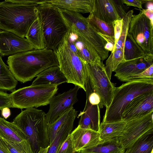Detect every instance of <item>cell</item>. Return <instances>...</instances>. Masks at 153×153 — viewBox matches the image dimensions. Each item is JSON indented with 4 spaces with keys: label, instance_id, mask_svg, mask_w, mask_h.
Segmentation results:
<instances>
[{
    "label": "cell",
    "instance_id": "cell-1",
    "mask_svg": "<svg viewBox=\"0 0 153 153\" xmlns=\"http://www.w3.org/2000/svg\"><path fill=\"white\" fill-rule=\"evenodd\" d=\"M7 62L15 78L23 83L31 81L46 68L59 66L54 51L46 48L33 49L10 56Z\"/></svg>",
    "mask_w": 153,
    "mask_h": 153
},
{
    "label": "cell",
    "instance_id": "cell-2",
    "mask_svg": "<svg viewBox=\"0 0 153 153\" xmlns=\"http://www.w3.org/2000/svg\"><path fill=\"white\" fill-rule=\"evenodd\" d=\"M39 0H6L0 2V29L25 37L38 17Z\"/></svg>",
    "mask_w": 153,
    "mask_h": 153
},
{
    "label": "cell",
    "instance_id": "cell-3",
    "mask_svg": "<svg viewBox=\"0 0 153 153\" xmlns=\"http://www.w3.org/2000/svg\"><path fill=\"white\" fill-rule=\"evenodd\" d=\"M153 92V78L134 79L116 87L111 102L106 108L103 123L122 120L126 105L137 96Z\"/></svg>",
    "mask_w": 153,
    "mask_h": 153
},
{
    "label": "cell",
    "instance_id": "cell-4",
    "mask_svg": "<svg viewBox=\"0 0 153 153\" xmlns=\"http://www.w3.org/2000/svg\"><path fill=\"white\" fill-rule=\"evenodd\" d=\"M25 133L29 140L33 153H37L40 148L50 145L48 132L46 114L35 108L22 110L12 122Z\"/></svg>",
    "mask_w": 153,
    "mask_h": 153
},
{
    "label": "cell",
    "instance_id": "cell-5",
    "mask_svg": "<svg viewBox=\"0 0 153 153\" xmlns=\"http://www.w3.org/2000/svg\"><path fill=\"white\" fill-rule=\"evenodd\" d=\"M36 7L38 16L43 26L45 48L54 51L70 29L57 7L44 3L38 4Z\"/></svg>",
    "mask_w": 153,
    "mask_h": 153
},
{
    "label": "cell",
    "instance_id": "cell-6",
    "mask_svg": "<svg viewBox=\"0 0 153 153\" xmlns=\"http://www.w3.org/2000/svg\"><path fill=\"white\" fill-rule=\"evenodd\" d=\"M54 51L67 83L78 86L85 92L88 75L85 64L69 47L66 34Z\"/></svg>",
    "mask_w": 153,
    "mask_h": 153
},
{
    "label": "cell",
    "instance_id": "cell-7",
    "mask_svg": "<svg viewBox=\"0 0 153 153\" xmlns=\"http://www.w3.org/2000/svg\"><path fill=\"white\" fill-rule=\"evenodd\" d=\"M59 8L70 31L91 44L102 61L107 58L109 51L105 48L106 42L90 25L87 17L79 13Z\"/></svg>",
    "mask_w": 153,
    "mask_h": 153
},
{
    "label": "cell",
    "instance_id": "cell-8",
    "mask_svg": "<svg viewBox=\"0 0 153 153\" xmlns=\"http://www.w3.org/2000/svg\"><path fill=\"white\" fill-rule=\"evenodd\" d=\"M58 86L52 85L31 84L15 90L10 94L12 108L22 109L47 105L57 93Z\"/></svg>",
    "mask_w": 153,
    "mask_h": 153
},
{
    "label": "cell",
    "instance_id": "cell-9",
    "mask_svg": "<svg viewBox=\"0 0 153 153\" xmlns=\"http://www.w3.org/2000/svg\"><path fill=\"white\" fill-rule=\"evenodd\" d=\"M90 85L99 96L101 108L109 105L115 89V84L109 79L101 60L92 64L85 63Z\"/></svg>",
    "mask_w": 153,
    "mask_h": 153
},
{
    "label": "cell",
    "instance_id": "cell-10",
    "mask_svg": "<svg viewBox=\"0 0 153 153\" xmlns=\"http://www.w3.org/2000/svg\"><path fill=\"white\" fill-rule=\"evenodd\" d=\"M153 25L140 11L133 15L130 23L128 33L147 53H153Z\"/></svg>",
    "mask_w": 153,
    "mask_h": 153
},
{
    "label": "cell",
    "instance_id": "cell-11",
    "mask_svg": "<svg viewBox=\"0 0 153 153\" xmlns=\"http://www.w3.org/2000/svg\"><path fill=\"white\" fill-rule=\"evenodd\" d=\"M152 129H153V111L127 122L123 132L116 138L126 151L141 136Z\"/></svg>",
    "mask_w": 153,
    "mask_h": 153
},
{
    "label": "cell",
    "instance_id": "cell-12",
    "mask_svg": "<svg viewBox=\"0 0 153 153\" xmlns=\"http://www.w3.org/2000/svg\"><path fill=\"white\" fill-rule=\"evenodd\" d=\"M80 88L75 86L67 91L53 97L49 104V110L46 114L48 124L53 123L62 114L74 108L73 105L78 101L77 96Z\"/></svg>",
    "mask_w": 153,
    "mask_h": 153
},
{
    "label": "cell",
    "instance_id": "cell-13",
    "mask_svg": "<svg viewBox=\"0 0 153 153\" xmlns=\"http://www.w3.org/2000/svg\"><path fill=\"white\" fill-rule=\"evenodd\" d=\"M153 111V92L139 95L126 106L121 115L122 120L126 122Z\"/></svg>",
    "mask_w": 153,
    "mask_h": 153
},
{
    "label": "cell",
    "instance_id": "cell-14",
    "mask_svg": "<svg viewBox=\"0 0 153 153\" xmlns=\"http://www.w3.org/2000/svg\"><path fill=\"white\" fill-rule=\"evenodd\" d=\"M153 65V54L146 53L142 57L123 60L117 66L114 76L123 82L127 77L139 74Z\"/></svg>",
    "mask_w": 153,
    "mask_h": 153
},
{
    "label": "cell",
    "instance_id": "cell-15",
    "mask_svg": "<svg viewBox=\"0 0 153 153\" xmlns=\"http://www.w3.org/2000/svg\"><path fill=\"white\" fill-rule=\"evenodd\" d=\"M34 49L26 38L10 32L0 31V54L1 56H10Z\"/></svg>",
    "mask_w": 153,
    "mask_h": 153
},
{
    "label": "cell",
    "instance_id": "cell-16",
    "mask_svg": "<svg viewBox=\"0 0 153 153\" xmlns=\"http://www.w3.org/2000/svg\"><path fill=\"white\" fill-rule=\"evenodd\" d=\"M66 36L69 47L85 63L92 64L101 60L94 48L88 42L70 31Z\"/></svg>",
    "mask_w": 153,
    "mask_h": 153
},
{
    "label": "cell",
    "instance_id": "cell-17",
    "mask_svg": "<svg viewBox=\"0 0 153 153\" xmlns=\"http://www.w3.org/2000/svg\"><path fill=\"white\" fill-rule=\"evenodd\" d=\"M74 153L90 148L102 143L99 133L78 125L70 133Z\"/></svg>",
    "mask_w": 153,
    "mask_h": 153
},
{
    "label": "cell",
    "instance_id": "cell-18",
    "mask_svg": "<svg viewBox=\"0 0 153 153\" xmlns=\"http://www.w3.org/2000/svg\"><path fill=\"white\" fill-rule=\"evenodd\" d=\"M85 108L80 111L78 125L81 127L99 132L100 125V108L99 104H91L87 97Z\"/></svg>",
    "mask_w": 153,
    "mask_h": 153
},
{
    "label": "cell",
    "instance_id": "cell-19",
    "mask_svg": "<svg viewBox=\"0 0 153 153\" xmlns=\"http://www.w3.org/2000/svg\"><path fill=\"white\" fill-rule=\"evenodd\" d=\"M44 3H49L59 8L80 13H91L94 6V0H39L38 4Z\"/></svg>",
    "mask_w": 153,
    "mask_h": 153
},
{
    "label": "cell",
    "instance_id": "cell-20",
    "mask_svg": "<svg viewBox=\"0 0 153 153\" xmlns=\"http://www.w3.org/2000/svg\"><path fill=\"white\" fill-rule=\"evenodd\" d=\"M92 15L105 22L114 23L121 19L117 14L111 0H94Z\"/></svg>",
    "mask_w": 153,
    "mask_h": 153
},
{
    "label": "cell",
    "instance_id": "cell-21",
    "mask_svg": "<svg viewBox=\"0 0 153 153\" xmlns=\"http://www.w3.org/2000/svg\"><path fill=\"white\" fill-rule=\"evenodd\" d=\"M78 111L73 108L65 121L61 126L53 141L50 145L46 153H56L68 135L71 132Z\"/></svg>",
    "mask_w": 153,
    "mask_h": 153
},
{
    "label": "cell",
    "instance_id": "cell-22",
    "mask_svg": "<svg viewBox=\"0 0 153 153\" xmlns=\"http://www.w3.org/2000/svg\"><path fill=\"white\" fill-rule=\"evenodd\" d=\"M67 80L60 70L59 66L50 67L41 72L33 82L32 84L52 85L57 86Z\"/></svg>",
    "mask_w": 153,
    "mask_h": 153
},
{
    "label": "cell",
    "instance_id": "cell-23",
    "mask_svg": "<svg viewBox=\"0 0 153 153\" xmlns=\"http://www.w3.org/2000/svg\"><path fill=\"white\" fill-rule=\"evenodd\" d=\"M0 136L13 143H19L28 140L18 126L1 117H0Z\"/></svg>",
    "mask_w": 153,
    "mask_h": 153
},
{
    "label": "cell",
    "instance_id": "cell-24",
    "mask_svg": "<svg viewBox=\"0 0 153 153\" xmlns=\"http://www.w3.org/2000/svg\"><path fill=\"white\" fill-rule=\"evenodd\" d=\"M34 49L45 48L42 24L38 17L29 28L25 36Z\"/></svg>",
    "mask_w": 153,
    "mask_h": 153
},
{
    "label": "cell",
    "instance_id": "cell-25",
    "mask_svg": "<svg viewBox=\"0 0 153 153\" xmlns=\"http://www.w3.org/2000/svg\"><path fill=\"white\" fill-rule=\"evenodd\" d=\"M153 151V129L140 137L125 153H151Z\"/></svg>",
    "mask_w": 153,
    "mask_h": 153
},
{
    "label": "cell",
    "instance_id": "cell-26",
    "mask_svg": "<svg viewBox=\"0 0 153 153\" xmlns=\"http://www.w3.org/2000/svg\"><path fill=\"white\" fill-rule=\"evenodd\" d=\"M127 122L119 121L100 123L99 132L102 141L117 137L119 136L124 129Z\"/></svg>",
    "mask_w": 153,
    "mask_h": 153
},
{
    "label": "cell",
    "instance_id": "cell-27",
    "mask_svg": "<svg viewBox=\"0 0 153 153\" xmlns=\"http://www.w3.org/2000/svg\"><path fill=\"white\" fill-rule=\"evenodd\" d=\"M125 150L119 144L116 137L103 141L90 148L80 151L82 153H125Z\"/></svg>",
    "mask_w": 153,
    "mask_h": 153
},
{
    "label": "cell",
    "instance_id": "cell-28",
    "mask_svg": "<svg viewBox=\"0 0 153 153\" xmlns=\"http://www.w3.org/2000/svg\"><path fill=\"white\" fill-rule=\"evenodd\" d=\"M17 84L18 81L3 62L0 54V90L12 92Z\"/></svg>",
    "mask_w": 153,
    "mask_h": 153
},
{
    "label": "cell",
    "instance_id": "cell-29",
    "mask_svg": "<svg viewBox=\"0 0 153 153\" xmlns=\"http://www.w3.org/2000/svg\"><path fill=\"white\" fill-rule=\"evenodd\" d=\"M146 53L128 33L124 43V60H131L142 56Z\"/></svg>",
    "mask_w": 153,
    "mask_h": 153
},
{
    "label": "cell",
    "instance_id": "cell-30",
    "mask_svg": "<svg viewBox=\"0 0 153 153\" xmlns=\"http://www.w3.org/2000/svg\"><path fill=\"white\" fill-rule=\"evenodd\" d=\"M87 18L89 23L98 32L102 34L114 36V24L108 23L98 19L91 14Z\"/></svg>",
    "mask_w": 153,
    "mask_h": 153
},
{
    "label": "cell",
    "instance_id": "cell-31",
    "mask_svg": "<svg viewBox=\"0 0 153 153\" xmlns=\"http://www.w3.org/2000/svg\"><path fill=\"white\" fill-rule=\"evenodd\" d=\"M72 108L62 114L53 123L48 124V132L50 144L53 140L61 126L69 117Z\"/></svg>",
    "mask_w": 153,
    "mask_h": 153
},
{
    "label": "cell",
    "instance_id": "cell-32",
    "mask_svg": "<svg viewBox=\"0 0 153 153\" xmlns=\"http://www.w3.org/2000/svg\"><path fill=\"white\" fill-rule=\"evenodd\" d=\"M133 13V10H130L127 12L123 19L122 28L120 36L111 52H113L115 50L124 48L125 40L128 33L130 23Z\"/></svg>",
    "mask_w": 153,
    "mask_h": 153
},
{
    "label": "cell",
    "instance_id": "cell-33",
    "mask_svg": "<svg viewBox=\"0 0 153 153\" xmlns=\"http://www.w3.org/2000/svg\"><path fill=\"white\" fill-rule=\"evenodd\" d=\"M153 78V65L141 73L127 77L124 80L123 82H126L131 80L136 79Z\"/></svg>",
    "mask_w": 153,
    "mask_h": 153
},
{
    "label": "cell",
    "instance_id": "cell-34",
    "mask_svg": "<svg viewBox=\"0 0 153 153\" xmlns=\"http://www.w3.org/2000/svg\"><path fill=\"white\" fill-rule=\"evenodd\" d=\"M114 8L121 19H123L127 12L128 8L124 5L122 0H111Z\"/></svg>",
    "mask_w": 153,
    "mask_h": 153
},
{
    "label": "cell",
    "instance_id": "cell-35",
    "mask_svg": "<svg viewBox=\"0 0 153 153\" xmlns=\"http://www.w3.org/2000/svg\"><path fill=\"white\" fill-rule=\"evenodd\" d=\"M56 153H74L70 134L63 143Z\"/></svg>",
    "mask_w": 153,
    "mask_h": 153
},
{
    "label": "cell",
    "instance_id": "cell-36",
    "mask_svg": "<svg viewBox=\"0 0 153 153\" xmlns=\"http://www.w3.org/2000/svg\"><path fill=\"white\" fill-rule=\"evenodd\" d=\"M11 98L10 94L0 91V110L4 107L12 108Z\"/></svg>",
    "mask_w": 153,
    "mask_h": 153
},
{
    "label": "cell",
    "instance_id": "cell-37",
    "mask_svg": "<svg viewBox=\"0 0 153 153\" xmlns=\"http://www.w3.org/2000/svg\"><path fill=\"white\" fill-rule=\"evenodd\" d=\"M123 21V19H119L115 21L114 22V37L115 40L114 46L119 40L122 28Z\"/></svg>",
    "mask_w": 153,
    "mask_h": 153
},
{
    "label": "cell",
    "instance_id": "cell-38",
    "mask_svg": "<svg viewBox=\"0 0 153 153\" xmlns=\"http://www.w3.org/2000/svg\"><path fill=\"white\" fill-rule=\"evenodd\" d=\"M98 34L102 36L106 42L105 47V49L108 51H112L114 48L115 43L114 36H111L102 34L98 33Z\"/></svg>",
    "mask_w": 153,
    "mask_h": 153
},
{
    "label": "cell",
    "instance_id": "cell-39",
    "mask_svg": "<svg viewBox=\"0 0 153 153\" xmlns=\"http://www.w3.org/2000/svg\"><path fill=\"white\" fill-rule=\"evenodd\" d=\"M123 3L127 6H134L142 10V4L146 3L148 0H122Z\"/></svg>",
    "mask_w": 153,
    "mask_h": 153
},
{
    "label": "cell",
    "instance_id": "cell-40",
    "mask_svg": "<svg viewBox=\"0 0 153 153\" xmlns=\"http://www.w3.org/2000/svg\"><path fill=\"white\" fill-rule=\"evenodd\" d=\"M151 21V23L153 25V10L147 9H139Z\"/></svg>",
    "mask_w": 153,
    "mask_h": 153
},
{
    "label": "cell",
    "instance_id": "cell-41",
    "mask_svg": "<svg viewBox=\"0 0 153 153\" xmlns=\"http://www.w3.org/2000/svg\"><path fill=\"white\" fill-rule=\"evenodd\" d=\"M4 143L10 153H21L13 146L8 141L0 136Z\"/></svg>",
    "mask_w": 153,
    "mask_h": 153
},
{
    "label": "cell",
    "instance_id": "cell-42",
    "mask_svg": "<svg viewBox=\"0 0 153 153\" xmlns=\"http://www.w3.org/2000/svg\"><path fill=\"white\" fill-rule=\"evenodd\" d=\"M1 111V115L5 119L8 118L11 114L10 109L9 108L4 107Z\"/></svg>",
    "mask_w": 153,
    "mask_h": 153
},
{
    "label": "cell",
    "instance_id": "cell-43",
    "mask_svg": "<svg viewBox=\"0 0 153 153\" xmlns=\"http://www.w3.org/2000/svg\"><path fill=\"white\" fill-rule=\"evenodd\" d=\"M146 3V9L153 10V1L148 0Z\"/></svg>",
    "mask_w": 153,
    "mask_h": 153
},
{
    "label": "cell",
    "instance_id": "cell-44",
    "mask_svg": "<svg viewBox=\"0 0 153 153\" xmlns=\"http://www.w3.org/2000/svg\"><path fill=\"white\" fill-rule=\"evenodd\" d=\"M0 149L6 151L7 152L10 153V152H9V150H8L7 147L5 145V144L4 145H2L1 142L0 141Z\"/></svg>",
    "mask_w": 153,
    "mask_h": 153
},
{
    "label": "cell",
    "instance_id": "cell-45",
    "mask_svg": "<svg viewBox=\"0 0 153 153\" xmlns=\"http://www.w3.org/2000/svg\"><path fill=\"white\" fill-rule=\"evenodd\" d=\"M74 153H81V152H75Z\"/></svg>",
    "mask_w": 153,
    "mask_h": 153
},
{
    "label": "cell",
    "instance_id": "cell-46",
    "mask_svg": "<svg viewBox=\"0 0 153 153\" xmlns=\"http://www.w3.org/2000/svg\"><path fill=\"white\" fill-rule=\"evenodd\" d=\"M151 153H153V151Z\"/></svg>",
    "mask_w": 153,
    "mask_h": 153
}]
</instances>
